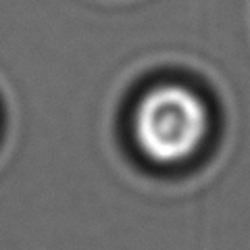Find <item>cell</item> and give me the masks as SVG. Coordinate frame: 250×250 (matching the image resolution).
<instances>
[{
    "instance_id": "obj_1",
    "label": "cell",
    "mask_w": 250,
    "mask_h": 250,
    "mask_svg": "<svg viewBox=\"0 0 250 250\" xmlns=\"http://www.w3.org/2000/svg\"><path fill=\"white\" fill-rule=\"evenodd\" d=\"M207 134V106L200 96L184 85H159L136 106V144L156 165H179L190 161L200 150Z\"/></svg>"
}]
</instances>
